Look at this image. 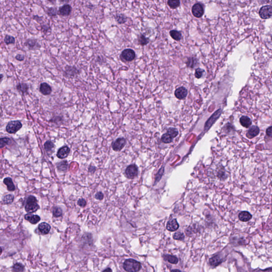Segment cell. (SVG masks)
Here are the masks:
<instances>
[{
  "label": "cell",
  "instance_id": "obj_1",
  "mask_svg": "<svg viewBox=\"0 0 272 272\" xmlns=\"http://www.w3.org/2000/svg\"><path fill=\"white\" fill-rule=\"evenodd\" d=\"M25 211L28 214L36 212L39 209V205L37 203V199L34 196H29L26 200Z\"/></svg>",
  "mask_w": 272,
  "mask_h": 272
},
{
  "label": "cell",
  "instance_id": "obj_2",
  "mask_svg": "<svg viewBox=\"0 0 272 272\" xmlns=\"http://www.w3.org/2000/svg\"><path fill=\"white\" fill-rule=\"evenodd\" d=\"M123 268L127 272H138L141 269V264L137 260L128 259L123 263Z\"/></svg>",
  "mask_w": 272,
  "mask_h": 272
},
{
  "label": "cell",
  "instance_id": "obj_3",
  "mask_svg": "<svg viewBox=\"0 0 272 272\" xmlns=\"http://www.w3.org/2000/svg\"><path fill=\"white\" fill-rule=\"evenodd\" d=\"M178 135V131L174 128H170L167 133L163 135L161 138L162 142L165 144H169L173 141V139L176 137Z\"/></svg>",
  "mask_w": 272,
  "mask_h": 272
},
{
  "label": "cell",
  "instance_id": "obj_4",
  "mask_svg": "<svg viewBox=\"0 0 272 272\" xmlns=\"http://www.w3.org/2000/svg\"><path fill=\"white\" fill-rule=\"evenodd\" d=\"M22 127V123L19 121H11L7 123L6 127V131L10 134H15Z\"/></svg>",
  "mask_w": 272,
  "mask_h": 272
},
{
  "label": "cell",
  "instance_id": "obj_5",
  "mask_svg": "<svg viewBox=\"0 0 272 272\" xmlns=\"http://www.w3.org/2000/svg\"><path fill=\"white\" fill-rule=\"evenodd\" d=\"M80 70L75 66H66L64 68L63 75L65 77L72 78L80 74Z\"/></svg>",
  "mask_w": 272,
  "mask_h": 272
},
{
  "label": "cell",
  "instance_id": "obj_6",
  "mask_svg": "<svg viewBox=\"0 0 272 272\" xmlns=\"http://www.w3.org/2000/svg\"><path fill=\"white\" fill-rule=\"evenodd\" d=\"M125 174L127 178L133 179L137 177L138 174V169L136 165L131 164L128 166L125 169Z\"/></svg>",
  "mask_w": 272,
  "mask_h": 272
},
{
  "label": "cell",
  "instance_id": "obj_7",
  "mask_svg": "<svg viewBox=\"0 0 272 272\" xmlns=\"http://www.w3.org/2000/svg\"><path fill=\"white\" fill-rule=\"evenodd\" d=\"M222 110L219 109L218 110L216 111L211 116V118L209 119L205 123V128H204L205 131H207L209 130V129L212 127V125L217 120L220 116V115L222 114Z\"/></svg>",
  "mask_w": 272,
  "mask_h": 272
},
{
  "label": "cell",
  "instance_id": "obj_8",
  "mask_svg": "<svg viewBox=\"0 0 272 272\" xmlns=\"http://www.w3.org/2000/svg\"><path fill=\"white\" fill-rule=\"evenodd\" d=\"M259 15L263 19H269L272 17V7L270 5L264 6L260 9Z\"/></svg>",
  "mask_w": 272,
  "mask_h": 272
},
{
  "label": "cell",
  "instance_id": "obj_9",
  "mask_svg": "<svg viewBox=\"0 0 272 272\" xmlns=\"http://www.w3.org/2000/svg\"><path fill=\"white\" fill-rule=\"evenodd\" d=\"M136 57V53L133 49H125L123 51L121 54V59L124 60L125 61H132L135 59Z\"/></svg>",
  "mask_w": 272,
  "mask_h": 272
},
{
  "label": "cell",
  "instance_id": "obj_10",
  "mask_svg": "<svg viewBox=\"0 0 272 272\" xmlns=\"http://www.w3.org/2000/svg\"><path fill=\"white\" fill-rule=\"evenodd\" d=\"M126 144V140L124 138H119L115 140L112 144V148L115 152L120 151L122 150Z\"/></svg>",
  "mask_w": 272,
  "mask_h": 272
},
{
  "label": "cell",
  "instance_id": "obj_11",
  "mask_svg": "<svg viewBox=\"0 0 272 272\" xmlns=\"http://www.w3.org/2000/svg\"><path fill=\"white\" fill-rule=\"evenodd\" d=\"M191 11L192 15H194L195 17L198 18L201 17L203 15L204 13L203 7L200 3H196L194 4V6L192 7Z\"/></svg>",
  "mask_w": 272,
  "mask_h": 272
},
{
  "label": "cell",
  "instance_id": "obj_12",
  "mask_svg": "<svg viewBox=\"0 0 272 272\" xmlns=\"http://www.w3.org/2000/svg\"><path fill=\"white\" fill-rule=\"evenodd\" d=\"M72 7L68 4H66L60 7L58 10V15L62 17H67L71 14Z\"/></svg>",
  "mask_w": 272,
  "mask_h": 272
},
{
  "label": "cell",
  "instance_id": "obj_13",
  "mask_svg": "<svg viewBox=\"0 0 272 272\" xmlns=\"http://www.w3.org/2000/svg\"><path fill=\"white\" fill-rule=\"evenodd\" d=\"M25 45L30 50H36L41 47V45L37 42V39L29 38L26 40Z\"/></svg>",
  "mask_w": 272,
  "mask_h": 272
},
{
  "label": "cell",
  "instance_id": "obj_14",
  "mask_svg": "<svg viewBox=\"0 0 272 272\" xmlns=\"http://www.w3.org/2000/svg\"><path fill=\"white\" fill-rule=\"evenodd\" d=\"M70 152V150L68 146H64L60 148L57 153V157L60 159H64L68 156Z\"/></svg>",
  "mask_w": 272,
  "mask_h": 272
},
{
  "label": "cell",
  "instance_id": "obj_15",
  "mask_svg": "<svg viewBox=\"0 0 272 272\" xmlns=\"http://www.w3.org/2000/svg\"><path fill=\"white\" fill-rule=\"evenodd\" d=\"M39 91L43 95H49L52 91V87L46 83H43L39 86Z\"/></svg>",
  "mask_w": 272,
  "mask_h": 272
},
{
  "label": "cell",
  "instance_id": "obj_16",
  "mask_svg": "<svg viewBox=\"0 0 272 272\" xmlns=\"http://www.w3.org/2000/svg\"><path fill=\"white\" fill-rule=\"evenodd\" d=\"M188 94V91L184 87H179L175 91V96L179 100H183L186 98Z\"/></svg>",
  "mask_w": 272,
  "mask_h": 272
},
{
  "label": "cell",
  "instance_id": "obj_17",
  "mask_svg": "<svg viewBox=\"0 0 272 272\" xmlns=\"http://www.w3.org/2000/svg\"><path fill=\"white\" fill-rule=\"evenodd\" d=\"M259 133V129L257 126L253 125L250 128V129L248 131L246 134V136L249 139H252L253 138L257 136Z\"/></svg>",
  "mask_w": 272,
  "mask_h": 272
},
{
  "label": "cell",
  "instance_id": "obj_18",
  "mask_svg": "<svg viewBox=\"0 0 272 272\" xmlns=\"http://www.w3.org/2000/svg\"><path fill=\"white\" fill-rule=\"evenodd\" d=\"M179 228V225L176 219L170 220L167 223V230L174 232L177 231Z\"/></svg>",
  "mask_w": 272,
  "mask_h": 272
},
{
  "label": "cell",
  "instance_id": "obj_19",
  "mask_svg": "<svg viewBox=\"0 0 272 272\" xmlns=\"http://www.w3.org/2000/svg\"><path fill=\"white\" fill-rule=\"evenodd\" d=\"M25 219L29 221L32 224H36L41 220V217L37 215H32V214H27L25 215Z\"/></svg>",
  "mask_w": 272,
  "mask_h": 272
},
{
  "label": "cell",
  "instance_id": "obj_20",
  "mask_svg": "<svg viewBox=\"0 0 272 272\" xmlns=\"http://www.w3.org/2000/svg\"><path fill=\"white\" fill-rule=\"evenodd\" d=\"M51 228L49 224L46 222L41 223L38 226V230L41 232V233L44 235H46L49 233V231L51 230Z\"/></svg>",
  "mask_w": 272,
  "mask_h": 272
},
{
  "label": "cell",
  "instance_id": "obj_21",
  "mask_svg": "<svg viewBox=\"0 0 272 272\" xmlns=\"http://www.w3.org/2000/svg\"><path fill=\"white\" fill-rule=\"evenodd\" d=\"M3 183L7 186L8 191H13L15 190V186L11 178L7 177L5 178L3 180Z\"/></svg>",
  "mask_w": 272,
  "mask_h": 272
},
{
  "label": "cell",
  "instance_id": "obj_22",
  "mask_svg": "<svg viewBox=\"0 0 272 272\" xmlns=\"http://www.w3.org/2000/svg\"><path fill=\"white\" fill-rule=\"evenodd\" d=\"M252 218L251 214L247 211H243L239 214V218L241 221L248 222Z\"/></svg>",
  "mask_w": 272,
  "mask_h": 272
},
{
  "label": "cell",
  "instance_id": "obj_23",
  "mask_svg": "<svg viewBox=\"0 0 272 272\" xmlns=\"http://www.w3.org/2000/svg\"><path fill=\"white\" fill-rule=\"evenodd\" d=\"M223 261L222 258L220 255H216L211 258L209 259V263L212 266L216 267L217 266L222 263Z\"/></svg>",
  "mask_w": 272,
  "mask_h": 272
},
{
  "label": "cell",
  "instance_id": "obj_24",
  "mask_svg": "<svg viewBox=\"0 0 272 272\" xmlns=\"http://www.w3.org/2000/svg\"><path fill=\"white\" fill-rule=\"evenodd\" d=\"M16 89L20 93H21L22 94H25L28 93V91L29 90V86L27 83H20L17 85Z\"/></svg>",
  "mask_w": 272,
  "mask_h": 272
},
{
  "label": "cell",
  "instance_id": "obj_25",
  "mask_svg": "<svg viewBox=\"0 0 272 272\" xmlns=\"http://www.w3.org/2000/svg\"><path fill=\"white\" fill-rule=\"evenodd\" d=\"M240 122L243 127L247 128L250 127L252 124V122L250 118L246 116H243L241 117L240 119Z\"/></svg>",
  "mask_w": 272,
  "mask_h": 272
},
{
  "label": "cell",
  "instance_id": "obj_26",
  "mask_svg": "<svg viewBox=\"0 0 272 272\" xmlns=\"http://www.w3.org/2000/svg\"><path fill=\"white\" fill-rule=\"evenodd\" d=\"M68 163L66 161H63L58 163L57 164V167L58 171L60 172H66L68 169Z\"/></svg>",
  "mask_w": 272,
  "mask_h": 272
},
{
  "label": "cell",
  "instance_id": "obj_27",
  "mask_svg": "<svg viewBox=\"0 0 272 272\" xmlns=\"http://www.w3.org/2000/svg\"><path fill=\"white\" fill-rule=\"evenodd\" d=\"M170 35L171 37L177 41H179L182 38L181 33L176 30H173L170 32Z\"/></svg>",
  "mask_w": 272,
  "mask_h": 272
},
{
  "label": "cell",
  "instance_id": "obj_28",
  "mask_svg": "<svg viewBox=\"0 0 272 272\" xmlns=\"http://www.w3.org/2000/svg\"><path fill=\"white\" fill-rule=\"evenodd\" d=\"M163 257L164 258L165 260L168 261L169 262L173 264H176L178 262V259L177 258V257L174 256H172V255H165L163 256Z\"/></svg>",
  "mask_w": 272,
  "mask_h": 272
},
{
  "label": "cell",
  "instance_id": "obj_29",
  "mask_svg": "<svg viewBox=\"0 0 272 272\" xmlns=\"http://www.w3.org/2000/svg\"><path fill=\"white\" fill-rule=\"evenodd\" d=\"M46 13L47 15L51 17H56L58 15V10H57L56 7H48L46 10Z\"/></svg>",
  "mask_w": 272,
  "mask_h": 272
},
{
  "label": "cell",
  "instance_id": "obj_30",
  "mask_svg": "<svg viewBox=\"0 0 272 272\" xmlns=\"http://www.w3.org/2000/svg\"><path fill=\"white\" fill-rule=\"evenodd\" d=\"M115 19L116 21L119 24H125L127 21V18L125 15H124L122 14H118V15H116Z\"/></svg>",
  "mask_w": 272,
  "mask_h": 272
},
{
  "label": "cell",
  "instance_id": "obj_31",
  "mask_svg": "<svg viewBox=\"0 0 272 272\" xmlns=\"http://www.w3.org/2000/svg\"><path fill=\"white\" fill-rule=\"evenodd\" d=\"M14 200V196L12 195H7L3 197L2 201L5 205L10 204Z\"/></svg>",
  "mask_w": 272,
  "mask_h": 272
},
{
  "label": "cell",
  "instance_id": "obj_32",
  "mask_svg": "<svg viewBox=\"0 0 272 272\" xmlns=\"http://www.w3.org/2000/svg\"><path fill=\"white\" fill-rule=\"evenodd\" d=\"M25 267L20 263H17L13 266V272H24Z\"/></svg>",
  "mask_w": 272,
  "mask_h": 272
},
{
  "label": "cell",
  "instance_id": "obj_33",
  "mask_svg": "<svg viewBox=\"0 0 272 272\" xmlns=\"http://www.w3.org/2000/svg\"><path fill=\"white\" fill-rule=\"evenodd\" d=\"M4 42L7 45L13 44L15 43V39L13 36L6 35L4 38Z\"/></svg>",
  "mask_w": 272,
  "mask_h": 272
},
{
  "label": "cell",
  "instance_id": "obj_34",
  "mask_svg": "<svg viewBox=\"0 0 272 272\" xmlns=\"http://www.w3.org/2000/svg\"><path fill=\"white\" fill-rule=\"evenodd\" d=\"M167 4L172 9H176L180 5V2L176 0H169L167 1Z\"/></svg>",
  "mask_w": 272,
  "mask_h": 272
},
{
  "label": "cell",
  "instance_id": "obj_35",
  "mask_svg": "<svg viewBox=\"0 0 272 272\" xmlns=\"http://www.w3.org/2000/svg\"><path fill=\"white\" fill-rule=\"evenodd\" d=\"M63 212L60 207L55 206L53 209V215L55 217H59L62 215Z\"/></svg>",
  "mask_w": 272,
  "mask_h": 272
},
{
  "label": "cell",
  "instance_id": "obj_36",
  "mask_svg": "<svg viewBox=\"0 0 272 272\" xmlns=\"http://www.w3.org/2000/svg\"><path fill=\"white\" fill-rule=\"evenodd\" d=\"M54 148V144L51 141H47L44 144V148L46 152H51Z\"/></svg>",
  "mask_w": 272,
  "mask_h": 272
},
{
  "label": "cell",
  "instance_id": "obj_37",
  "mask_svg": "<svg viewBox=\"0 0 272 272\" xmlns=\"http://www.w3.org/2000/svg\"><path fill=\"white\" fill-rule=\"evenodd\" d=\"M10 139L9 138L4 137L1 138L0 139V147L1 148H2L4 147H5L6 145H8L9 143L10 142Z\"/></svg>",
  "mask_w": 272,
  "mask_h": 272
},
{
  "label": "cell",
  "instance_id": "obj_38",
  "mask_svg": "<svg viewBox=\"0 0 272 272\" xmlns=\"http://www.w3.org/2000/svg\"><path fill=\"white\" fill-rule=\"evenodd\" d=\"M139 42L141 45L144 46L149 43V39L145 37V36L142 35L139 38Z\"/></svg>",
  "mask_w": 272,
  "mask_h": 272
},
{
  "label": "cell",
  "instance_id": "obj_39",
  "mask_svg": "<svg viewBox=\"0 0 272 272\" xmlns=\"http://www.w3.org/2000/svg\"><path fill=\"white\" fill-rule=\"evenodd\" d=\"M173 238L175 240H184V235L183 233L180 232H178L174 233L173 235Z\"/></svg>",
  "mask_w": 272,
  "mask_h": 272
},
{
  "label": "cell",
  "instance_id": "obj_40",
  "mask_svg": "<svg viewBox=\"0 0 272 272\" xmlns=\"http://www.w3.org/2000/svg\"><path fill=\"white\" fill-rule=\"evenodd\" d=\"M196 61V60L194 57H190L186 62V66L190 68H194L195 66Z\"/></svg>",
  "mask_w": 272,
  "mask_h": 272
},
{
  "label": "cell",
  "instance_id": "obj_41",
  "mask_svg": "<svg viewBox=\"0 0 272 272\" xmlns=\"http://www.w3.org/2000/svg\"><path fill=\"white\" fill-rule=\"evenodd\" d=\"M204 70L203 69H200V68H197L195 71V76L196 77V78L199 79L202 77L203 75Z\"/></svg>",
  "mask_w": 272,
  "mask_h": 272
},
{
  "label": "cell",
  "instance_id": "obj_42",
  "mask_svg": "<svg viewBox=\"0 0 272 272\" xmlns=\"http://www.w3.org/2000/svg\"><path fill=\"white\" fill-rule=\"evenodd\" d=\"M164 171V169L163 167H162V169L160 170V171H159V172H158L157 175H156V179H155L156 184L157 182L159 180L161 179V178H162V175L163 174Z\"/></svg>",
  "mask_w": 272,
  "mask_h": 272
},
{
  "label": "cell",
  "instance_id": "obj_43",
  "mask_svg": "<svg viewBox=\"0 0 272 272\" xmlns=\"http://www.w3.org/2000/svg\"><path fill=\"white\" fill-rule=\"evenodd\" d=\"M77 203L80 207H84L85 206H86L87 203H86V200L84 199L81 198L79 199L78 201L77 202Z\"/></svg>",
  "mask_w": 272,
  "mask_h": 272
},
{
  "label": "cell",
  "instance_id": "obj_44",
  "mask_svg": "<svg viewBox=\"0 0 272 272\" xmlns=\"http://www.w3.org/2000/svg\"><path fill=\"white\" fill-rule=\"evenodd\" d=\"M95 197L98 200H102L104 198V194L102 192H98L96 194Z\"/></svg>",
  "mask_w": 272,
  "mask_h": 272
},
{
  "label": "cell",
  "instance_id": "obj_45",
  "mask_svg": "<svg viewBox=\"0 0 272 272\" xmlns=\"http://www.w3.org/2000/svg\"><path fill=\"white\" fill-rule=\"evenodd\" d=\"M15 59L18 61H23L25 60V57L22 54H17L15 57Z\"/></svg>",
  "mask_w": 272,
  "mask_h": 272
},
{
  "label": "cell",
  "instance_id": "obj_46",
  "mask_svg": "<svg viewBox=\"0 0 272 272\" xmlns=\"http://www.w3.org/2000/svg\"><path fill=\"white\" fill-rule=\"evenodd\" d=\"M266 133L268 137H272V126L267 128Z\"/></svg>",
  "mask_w": 272,
  "mask_h": 272
},
{
  "label": "cell",
  "instance_id": "obj_47",
  "mask_svg": "<svg viewBox=\"0 0 272 272\" xmlns=\"http://www.w3.org/2000/svg\"><path fill=\"white\" fill-rule=\"evenodd\" d=\"M49 29H50V27L49 26H47V25H43V26H41V30L44 32H46Z\"/></svg>",
  "mask_w": 272,
  "mask_h": 272
},
{
  "label": "cell",
  "instance_id": "obj_48",
  "mask_svg": "<svg viewBox=\"0 0 272 272\" xmlns=\"http://www.w3.org/2000/svg\"><path fill=\"white\" fill-rule=\"evenodd\" d=\"M258 272H272V267H271V268H266V269H265V270H258Z\"/></svg>",
  "mask_w": 272,
  "mask_h": 272
},
{
  "label": "cell",
  "instance_id": "obj_49",
  "mask_svg": "<svg viewBox=\"0 0 272 272\" xmlns=\"http://www.w3.org/2000/svg\"><path fill=\"white\" fill-rule=\"evenodd\" d=\"M88 171L91 173H94V172L96 171L95 167H93V166H91V167H89Z\"/></svg>",
  "mask_w": 272,
  "mask_h": 272
},
{
  "label": "cell",
  "instance_id": "obj_50",
  "mask_svg": "<svg viewBox=\"0 0 272 272\" xmlns=\"http://www.w3.org/2000/svg\"><path fill=\"white\" fill-rule=\"evenodd\" d=\"M102 272H112V271L111 269L110 268H108L106 270H104Z\"/></svg>",
  "mask_w": 272,
  "mask_h": 272
},
{
  "label": "cell",
  "instance_id": "obj_51",
  "mask_svg": "<svg viewBox=\"0 0 272 272\" xmlns=\"http://www.w3.org/2000/svg\"><path fill=\"white\" fill-rule=\"evenodd\" d=\"M171 272H181V271L179 270H173Z\"/></svg>",
  "mask_w": 272,
  "mask_h": 272
},
{
  "label": "cell",
  "instance_id": "obj_52",
  "mask_svg": "<svg viewBox=\"0 0 272 272\" xmlns=\"http://www.w3.org/2000/svg\"><path fill=\"white\" fill-rule=\"evenodd\" d=\"M1 81H2V79L3 78V75L2 74H1Z\"/></svg>",
  "mask_w": 272,
  "mask_h": 272
},
{
  "label": "cell",
  "instance_id": "obj_53",
  "mask_svg": "<svg viewBox=\"0 0 272 272\" xmlns=\"http://www.w3.org/2000/svg\"><path fill=\"white\" fill-rule=\"evenodd\" d=\"M271 3H272V1H271Z\"/></svg>",
  "mask_w": 272,
  "mask_h": 272
},
{
  "label": "cell",
  "instance_id": "obj_54",
  "mask_svg": "<svg viewBox=\"0 0 272 272\" xmlns=\"http://www.w3.org/2000/svg\"></svg>",
  "mask_w": 272,
  "mask_h": 272
}]
</instances>
